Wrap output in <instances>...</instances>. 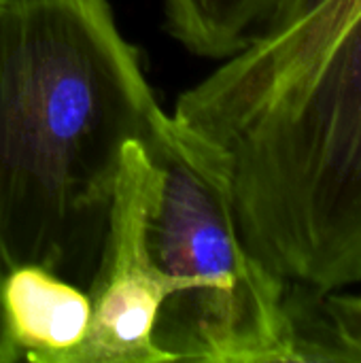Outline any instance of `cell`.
Returning a JSON list of instances; mask_svg holds the SVG:
<instances>
[{
  "instance_id": "obj_1",
  "label": "cell",
  "mask_w": 361,
  "mask_h": 363,
  "mask_svg": "<svg viewBox=\"0 0 361 363\" xmlns=\"http://www.w3.org/2000/svg\"><path fill=\"white\" fill-rule=\"evenodd\" d=\"M166 111L109 0H0V264L87 289L126 151Z\"/></svg>"
},
{
  "instance_id": "obj_2",
  "label": "cell",
  "mask_w": 361,
  "mask_h": 363,
  "mask_svg": "<svg viewBox=\"0 0 361 363\" xmlns=\"http://www.w3.org/2000/svg\"><path fill=\"white\" fill-rule=\"evenodd\" d=\"M206 149L268 270L315 289L361 283V13L294 91Z\"/></svg>"
},
{
  "instance_id": "obj_3",
  "label": "cell",
  "mask_w": 361,
  "mask_h": 363,
  "mask_svg": "<svg viewBox=\"0 0 361 363\" xmlns=\"http://www.w3.org/2000/svg\"><path fill=\"white\" fill-rule=\"evenodd\" d=\"M145 147L153 162L145 238L170 285L155 347L168 362L296 363L287 281L245 245L213 153L168 113Z\"/></svg>"
},
{
  "instance_id": "obj_4",
  "label": "cell",
  "mask_w": 361,
  "mask_h": 363,
  "mask_svg": "<svg viewBox=\"0 0 361 363\" xmlns=\"http://www.w3.org/2000/svg\"><path fill=\"white\" fill-rule=\"evenodd\" d=\"M153 162L143 143L126 151L109 234L98 270L87 287L91 321L85 340L62 363H166L153 332L170 294L166 277L151 259L145 219Z\"/></svg>"
},
{
  "instance_id": "obj_5",
  "label": "cell",
  "mask_w": 361,
  "mask_h": 363,
  "mask_svg": "<svg viewBox=\"0 0 361 363\" xmlns=\"http://www.w3.org/2000/svg\"><path fill=\"white\" fill-rule=\"evenodd\" d=\"M2 308L21 357L62 363L87 336L91 300L87 289L40 266L4 272Z\"/></svg>"
},
{
  "instance_id": "obj_6",
  "label": "cell",
  "mask_w": 361,
  "mask_h": 363,
  "mask_svg": "<svg viewBox=\"0 0 361 363\" xmlns=\"http://www.w3.org/2000/svg\"><path fill=\"white\" fill-rule=\"evenodd\" d=\"M287 0H164L168 32L191 53L226 60L262 36Z\"/></svg>"
},
{
  "instance_id": "obj_7",
  "label": "cell",
  "mask_w": 361,
  "mask_h": 363,
  "mask_svg": "<svg viewBox=\"0 0 361 363\" xmlns=\"http://www.w3.org/2000/svg\"><path fill=\"white\" fill-rule=\"evenodd\" d=\"M296 363H361V294L287 283Z\"/></svg>"
},
{
  "instance_id": "obj_8",
  "label": "cell",
  "mask_w": 361,
  "mask_h": 363,
  "mask_svg": "<svg viewBox=\"0 0 361 363\" xmlns=\"http://www.w3.org/2000/svg\"><path fill=\"white\" fill-rule=\"evenodd\" d=\"M2 279H4V268L0 264V363H13L21 357L17 345L13 342V336L6 325L4 308H2Z\"/></svg>"
}]
</instances>
